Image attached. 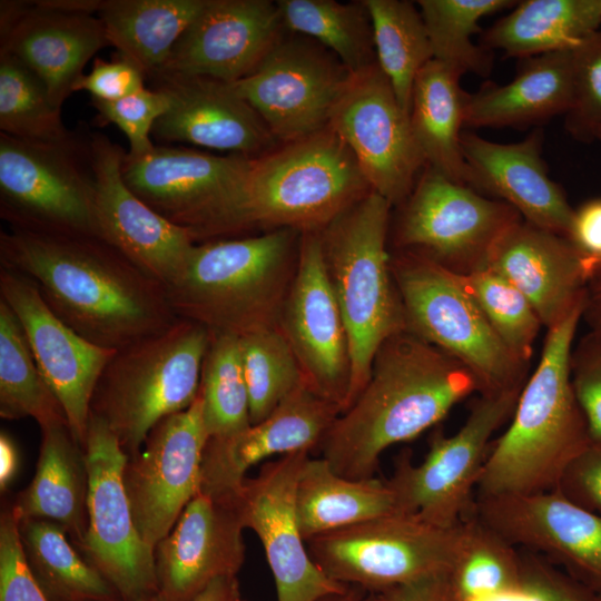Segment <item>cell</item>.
<instances>
[{
	"instance_id": "7402d4cb",
	"label": "cell",
	"mask_w": 601,
	"mask_h": 601,
	"mask_svg": "<svg viewBox=\"0 0 601 601\" xmlns=\"http://www.w3.org/2000/svg\"><path fill=\"white\" fill-rule=\"evenodd\" d=\"M472 513L516 548L539 553L594 591L601 590V513L558 490L475 496Z\"/></svg>"
},
{
	"instance_id": "e575fe53",
	"label": "cell",
	"mask_w": 601,
	"mask_h": 601,
	"mask_svg": "<svg viewBox=\"0 0 601 601\" xmlns=\"http://www.w3.org/2000/svg\"><path fill=\"white\" fill-rule=\"evenodd\" d=\"M206 0H97L96 16L110 46L134 61L146 79L157 75Z\"/></svg>"
},
{
	"instance_id": "7bdbcfd3",
	"label": "cell",
	"mask_w": 601,
	"mask_h": 601,
	"mask_svg": "<svg viewBox=\"0 0 601 601\" xmlns=\"http://www.w3.org/2000/svg\"><path fill=\"white\" fill-rule=\"evenodd\" d=\"M60 110L26 65L0 52V132L31 141H66L73 131L65 127Z\"/></svg>"
},
{
	"instance_id": "7c38bea8",
	"label": "cell",
	"mask_w": 601,
	"mask_h": 601,
	"mask_svg": "<svg viewBox=\"0 0 601 601\" xmlns=\"http://www.w3.org/2000/svg\"><path fill=\"white\" fill-rule=\"evenodd\" d=\"M521 390L480 395L456 433L432 439L420 464L406 454L401 457L387 480L397 512L442 528L456 526L470 516L491 437L512 416Z\"/></svg>"
},
{
	"instance_id": "4fadbf2b",
	"label": "cell",
	"mask_w": 601,
	"mask_h": 601,
	"mask_svg": "<svg viewBox=\"0 0 601 601\" xmlns=\"http://www.w3.org/2000/svg\"><path fill=\"white\" fill-rule=\"evenodd\" d=\"M88 473V562L112 585L121 601L158 592L155 550L140 538L126 492L128 455L108 424L90 413L85 442Z\"/></svg>"
},
{
	"instance_id": "91938a15",
	"label": "cell",
	"mask_w": 601,
	"mask_h": 601,
	"mask_svg": "<svg viewBox=\"0 0 601 601\" xmlns=\"http://www.w3.org/2000/svg\"><path fill=\"white\" fill-rule=\"evenodd\" d=\"M377 593L366 591L358 587H348L345 591L333 593L317 601H376Z\"/></svg>"
},
{
	"instance_id": "9c48e42d",
	"label": "cell",
	"mask_w": 601,
	"mask_h": 601,
	"mask_svg": "<svg viewBox=\"0 0 601 601\" xmlns=\"http://www.w3.org/2000/svg\"><path fill=\"white\" fill-rule=\"evenodd\" d=\"M406 329L463 363L480 395L523 387L528 365L505 347L457 273L412 250L391 256Z\"/></svg>"
},
{
	"instance_id": "c3c4849f",
	"label": "cell",
	"mask_w": 601,
	"mask_h": 601,
	"mask_svg": "<svg viewBox=\"0 0 601 601\" xmlns=\"http://www.w3.org/2000/svg\"><path fill=\"white\" fill-rule=\"evenodd\" d=\"M521 550V579L504 594L475 601H597V591L543 555Z\"/></svg>"
},
{
	"instance_id": "816d5d0a",
	"label": "cell",
	"mask_w": 601,
	"mask_h": 601,
	"mask_svg": "<svg viewBox=\"0 0 601 601\" xmlns=\"http://www.w3.org/2000/svg\"><path fill=\"white\" fill-rule=\"evenodd\" d=\"M145 75L130 59L116 52L106 61L96 58L91 70L77 82L75 91H88L91 98L114 101L142 90Z\"/></svg>"
},
{
	"instance_id": "603a6c76",
	"label": "cell",
	"mask_w": 601,
	"mask_h": 601,
	"mask_svg": "<svg viewBox=\"0 0 601 601\" xmlns=\"http://www.w3.org/2000/svg\"><path fill=\"white\" fill-rule=\"evenodd\" d=\"M108 46L100 19L70 0L0 2V52L26 65L58 108L75 92L87 62Z\"/></svg>"
},
{
	"instance_id": "d6986e66",
	"label": "cell",
	"mask_w": 601,
	"mask_h": 601,
	"mask_svg": "<svg viewBox=\"0 0 601 601\" xmlns=\"http://www.w3.org/2000/svg\"><path fill=\"white\" fill-rule=\"evenodd\" d=\"M278 326L303 380L343 413L351 386L349 346L325 267L319 231L300 234L296 273Z\"/></svg>"
},
{
	"instance_id": "60d3db41",
	"label": "cell",
	"mask_w": 601,
	"mask_h": 601,
	"mask_svg": "<svg viewBox=\"0 0 601 601\" xmlns=\"http://www.w3.org/2000/svg\"><path fill=\"white\" fill-rule=\"evenodd\" d=\"M463 522V543L450 572L461 599L475 601L515 589L521 579V550L473 513Z\"/></svg>"
},
{
	"instance_id": "30bf717a",
	"label": "cell",
	"mask_w": 601,
	"mask_h": 601,
	"mask_svg": "<svg viewBox=\"0 0 601 601\" xmlns=\"http://www.w3.org/2000/svg\"><path fill=\"white\" fill-rule=\"evenodd\" d=\"M88 135L81 128L42 142L0 132V216L9 228L98 237Z\"/></svg>"
},
{
	"instance_id": "484cf974",
	"label": "cell",
	"mask_w": 601,
	"mask_h": 601,
	"mask_svg": "<svg viewBox=\"0 0 601 601\" xmlns=\"http://www.w3.org/2000/svg\"><path fill=\"white\" fill-rule=\"evenodd\" d=\"M341 414L304 380L262 422L225 437L208 439L204 449L199 491L233 496L246 472L269 456L319 447Z\"/></svg>"
},
{
	"instance_id": "db71d44e",
	"label": "cell",
	"mask_w": 601,
	"mask_h": 601,
	"mask_svg": "<svg viewBox=\"0 0 601 601\" xmlns=\"http://www.w3.org/2000/svg\"><path fill=\"white\" fill-rule=\"evenodd\" d=\"M565 238L581 256L587 276L601 265V198L574 209Z\"/></svg>"
},
{
	"instance_id": "d590c367",
	"label": "cell",
	"mask_w": 601,
	"mask_h": 601,
	"mask_svg": "<svg viewBox=\"0 0 601 601\" xmlns=\"http://www.w3.org/2000/svg\"><path fill=\"white\" fill-rule=\"evenodd\" d=\"M66 530L45 519L20 520L29 566L50 601H121L112 585L67 540Z\"/></svg>"
},
{
	"instance_id": "4dcf8cb0",
	"label": "cell",
	"mask_w": 601,
	"mask_h": 601,
	"mask_svg": "<svg viewBox=\"0 0 601 601\" xmlns=\"http://www.w3.org/2000/svg\"><path fill=\"white\" fill-rule=\"evenodd\" d=\"M88 473L83 447L66 424L41 428L37 471L12 509L20 520L45 519L65 528L80 546L87 530Z\"/></svg>"
},
{
	"instance_id": "277c9868",
	"label": "cell",
	"mask_w": 601,
	"mask_h": 601,
	"mask_svg": "<svg viewBox=\"0 0 601 601\" xmlns=\"http://www.w3.org/2000/svg\"><path fill=\"white\" fill-rule=\"evenodd\" d=\"M300 233L280 228L195 244L165 289L177 318L210 334L246 336L278 326L293 283Z\"/></svg>"
},
{
	"instance_id": "ffe728a7",
	"label": "cell",
	"mask_w": 601,
	"mask_h": 601,
	"mask_svg": "<svg viewBox=\"0 0 601 601\" xmlns=\"http://www.w3.org/2000/svg\"><path fill=\"white\" fill-rule=\"evenodd\" d=\"M97 236L165 289L178 277L195 246L190 235L138 198L122 174L125 149L99 131H90Z\"/></svg>"
},
{
	"instance_id": "ac0fdd59",
	"label": "cell",
	"mask_w": 601,
	"mask_h": 601,
	"mask_svg": "<svg viewBox=\"0 0 601 601\" xmlns=\"http://www.w3.org/2000/svg\"><path fill=\"white\" fill-rule=\"evenodd\" d=\"M308 456V451H298L267 462L234 494L244 528L254 531L264 548L277 601H317L349 587L317 566L300 534L296 489Z\"/></svg>"
},
{
	"instance_id": "1f68e13d",
	"label": "cell",
	"mask_w": 601,
	"mask_h": 601,
	"mask_svg": "<svg viewBox=\"0 0 601 601\" xmlns=\"http://www.w3.org/2000/svg\"><path fill=\"white\" fill-rule=\"evenodd\" d=\"M463 75L432 59L413 83L410 124L425 165L449 179L470 184L469 167L461 148L466 91Z\"/></svg>"
},
{
	"instance_id": "bcb514c9",
	"label": "cell",
	"mask_w": 601,
	"mask_h": 601,
	"mask_svg": "<svg viewBox=\"0 0 601 601\" xmlns=\"http://www.w3.org/2000/svg\"><path fill=\"white\" fill-rule=\"evenodd\" d=\"M573 93L565 129L577 140L591 142L601 128V30L572 49Z\"/></svg>"
},
{
	"instance_id": "4316f807",
	"label": "cell",
	"mask_w": 601,
	"mask_h": 601,
	"mask_svg": "<svg viewBox=\"0 0 601 601\" xmlns=\"http://www.w3.org/2000/svg\"><path fill=\"white\" fill-rule=\"evenodd\" d=\"M244 529L234 495L199 491L155 548L158 591L169 601H193L214 580L237 577Z\"/></svg>"
},
{
	"instance_id": "2e32d148",
	"label": "cell",
	"mask_w": 601,
	"mask_h": 601,
	"mask_svg": "<svg viewBox=\"0 0 601 601\" xmlns=\"http://www.w3.org/2000/svg\"><path fill=\"white\" fill-rule=\"evenodd\" d=\"M328 127L351 149L373 191L392 206L408 198L426 165L410 116L377 62L352 73Z\"/></svg>"
},
{
	"instance_id": "3957f363",
	"label": "cell",
	"mask_w": 601,
	"mask_h": 601,
	"mask_svg": "<svg viewBox=\"0 0 601 601\" xmlns=\"http://www.w3.org/2000/svg\"><path fill=\"white\" fill-rule=\"evenodd\" d=\"M583 306L548 329L539 363L525 381L506 431L490 445L475 496L553 491L590 446L575 400L570 359Z\"/></svg>"
},
{
	"instance_id": "5bb4252c",
	"label": "cell",
	"mask_w": 601,
	"mask_h": 601,
	"mask_svg": "<svg viewBox=\"0 0 601 601\" xmlns=\"http://www.w3.org/2000/svg\"><path fill=\"white\" fill-rule=\"evenodd\" d=\"M395 244L421 253L451 270L485 267L500 237L523 219L509 204L426 169L402 204Z\"/></svg>"
},
{
	"instance_id": "681fc988",
	"label": "cell",
	"mask_w": 601,
	"mask_h": 601,
	"mask_svg": "<svg viewBox=\"0 0 601 601\" xmlns=\"http://www.w3.org/2000/svg\"><path fill=\"white\" fill-rule=\"evenodd\" d=\"M0 601H50L29 566L12 508L0 521Z\"/></svg>"
},
{
	"instance_id": "f6af8a7d",
	"label": "cell",
	"mask_w": 601,
	"mask_h": 601,
	"mask_svg": "<svg viewBox=\"0 0 601 601\" xmlns=\"http://www.w3.org/2000/svg\"><path fill=\"white\" fill-rule=\"evenodd\" d=\"M457 275L505 347L521 363L529 365L543 325L526 297L486 266Z\"/></svg>"
},
{
	"instance_id": "cb8c5ba5",
	"label": "cell",
	"mask_w": 601,
	"mask_h": 601,
	"mask_svg": "<svg viewBox=\"0 0 601 601\" xmlns=\"http://www.w3.org/2000/svg\"><path fill=\"white\" fill-rule=\"evenodd\" d=\"M287 30L277 2L206 0L159 72L233 83L250 75Z\"/></svg>"
},
{
	"instance_id": "b9f144b4",
	"label": "cell",
	"mask_w": 601,
	"mask_h": 601,
	"mask_svg": "<svg viewBox=\"0 0 601 601\" xmlns=\"http://www.w3.org/2000/svg\"><path fill=\"white\" fill-rule=\"evenodd\" d=\"M199 396L208 439L229 436L252 425L239 337L210 334Z\"/></svg>"
},
{
	"instance_id": "680465c9",
	"label": "cell",
	"mask_w": 601,
	"mask_h": 601,
	"mask_svg": "<svg viewBox=\"0 0 601 601\" xmlns=\"http://www.w3.org/2000/svg\"><path fill=\"white\" fill-rule=\"evenodd\" d=\"M18 451L13 441L6 433L0 435V487L4 491L16 475Z\"/></svg>"
},
{
	"instance_id": "f1b7e54d",
	"label": "cell",
	"mask_w": 601,
	"mask_h": 601,
	"mask_svg": "<svg viewBox=\"0 0 601 601\" xmlns=\"http://www.w3.org/2000/svg\"><path fill=\"white\" fill-rule=\"evenodd\" d=\"M485 266L526 297L548 329L583 306L588 276L579 253L564 236L524 219L500 237Z\"/></svg>"
},
{
	"instance_id": "be15d7a7",
	"label": "cell",
	"mask_w": 601,
	"mask_h": 601,
	"mask_svg": "<svg viewBox=\"0 0 601 601\" xmlns=\"http://www.w3.org/2000/svg\"><path fill=\"white\" fill-rule=\"evenodd\" d=\"M597 601H601V590L597 591Z\"/></svg>"
},
{
	"instance_id": "44dd1931",
	"label": "cell",
	"mask_w": 601,
	"mask_h": 601,
	"mask_svg": "<svg viewBox=\"0 0 601 601\" xmlns=\"http://www.w3.org/2000/svg\"><path fill=\"white\" fill-rule=\"evenodd\" d=\"M0 298L18 317L45 381L60 402L75 440L85 447L97 383L116 351L69 327L26 276L0 266Z\"/></svg>"
},
{
	"instance_id": "6125c7cd",
	"label": "cell",
	"mask_w": 601,
	"mask_h": 601,
	"mask_svg": "<svg viewBox=\"0 0 601 601\" xmlns=\"http://www.w3.org/2000/svg\"><path fill=\"white\" fill-rule=\"evenodd\" d=\"M595 140H599L601 142V128H599L595 132Z\"/></svg>"
},
{
	"instance_id": "9f6ffc18",
	"label": "cell",
	"mask_w": 601,
	"mask_h": 601,
	"mask_svg": "<svg viewBox=\"0 0 601 601\" xmlns=\"http://www.w3.org/2000/svg\"><path fill=\"white\" fill-rule=\"evenodd\" d=\"M582 318L590 332L601 341V265H598L587 280Z\"/></svg>"
},
{
	"instance_id": "5b68a950",
	"label": "cell",
	"mask_w": 601,
	"mask_h": 601,
	"mask_svg": "<svg viewBox=\"0 0 601 601\" xmlns=\"http://www.w3.org/2000/svg\"><path fill=\"white\" fill-rule=\"evenodd\" d=\"M391 207L372 190L319 231L348 338L352 371L346 408L365 387L383 343L406 329L386 249Z\"/></svg>"
},
{
	"instance_id": "74e56055",
	"label": "cell",
	"mask_w": 601,
	"mask_h": 601,
	"mask_svg": "<svg viewBox=\"0 0 601 601\" xmlns=\"http://www.w3.org/2000/svg\"><path fill=\"white\" fill-rule=\"evenodd\" d=\"M0 415L32 417L41 428L68 425L65 411L41 375L23 328L0 298Z\"/></svg>"
},
{
	"instance_id": "e7e4bbea",
	"label": "cell",
	"mask_w": 601,
	"mask_h": 601,
	"mask_svg": "<svg viewBox=\"0 0 601 601\" xmlns=\"http://www.w3.org/2000/svg\"><path fill=\"white\" fill-rule=\"evenodd\" d=\"M234 601H245V600H242L240 598H238V599H236V600H234Z\"/></svg>"
},
{
	"instance_id": "836d02e7",
	"label": "cell",
	"mask_w": 601,
	"mask_h": 601,
	"mask_svg": "<svg viewBox=\"0 0 601 601\" xmlns=\"http://www.w3.org/2000/svg\"><path fill=\"white\" fill-rule=\"evenodd\" d=\"M600 26L601 0H525L483 32L481 46L524 59L572 50Z\"/></svg>"
},
{
	"instance_id": "d6a6232c",
	"label": "cell",
	"mask_w": 601,
	"mask_h": 601,
	"mask_svg": "<svg viewBox=\"0 0 601 601\" xmlns=\"http://www.w3.org/2000/svg\"><path fill=\"white\" fill-rule=\"evenodd\" d=\"M296 512L305 542L359 522L398 513L387 481L347 479L322 456H308L296 489Z\"/></svg>"
},
{
	"instance_id": "e0dca14e",
	"label": "cell",
	"mask_w": 601,
	"mask_h": 601,
	"mask_svg": "<svg viewBox=\"0 0 601 601\" xmlns=\"http://www.w3.org/2000/svg\"><path fill=\"white\" fill-rule=\"evenodd\" d=\"M207 440L198 394L188 408L161 420L128 457L124 482L134 522L154 550L199 492Z\"/></svg>"
},
{
	"instance_id": "83f0119b",
	"label": "cell",
	"mask_w": 601,
	"mask_h": 601,
	"mask_svg": "<svg viewBox=\"0 0 601 601\" xmlns=\"http://www.w3.org/2000/svg\"><path fill=\"white\" fill-rule=\"evenodd\" d=\"M542 144L540 128L512 144L493 142L472 131L461 136L471 188L509 204L525 221L565 237L574 209L549 177Z\"/></svg>"
},
{
	"instance_id": "f5cc1de1",
	"label": "cell",
	"mask_w": 601,
	"mask_h": 601,
	"mask_svg": "<svg viewBox=\"0 0 601 601\" xmlns=\"http://www.w3.org/2000/svg\"><path fill=\"white\" fill-rule=\"evenodd\" d=\"M555 490L578 505L601 513V447L590 445L578 455Z\"/></svg>"
},
{
	"instance_id": "6da1fadb",
	"label": "cell",
	"mask_w": 601,
	"mask_h": 601,
	"mask_svg": "<svg viewBox=\"0 0 601 601\" xmlns=\"http://www.w3.org/2000/svg\"><path fill=\"white\" fill-rule=\"evenodd\" d=\"M0 266L33 282L60 319L105 348L121 349L178 319L165 288L96 236L1 229Z\"/></svg>"
},
{
	"instance_id": "7dc6e473",
	"label": "cell",
	"mask_w": 601,
	"mask_h": 601,
	"mask_svg": "<svg viewBox=\"0 0 601 601\" xmlns=\"http://www.w3.org/2000/svg\"><path fill=\"white\" fill-rule=\"evenodd\" d=\"M90 105L96 109L93 124L99 127L116 125L128 139L127 154L139 157L154 148L150 139L152 127L168 111L170 100L160 90L144 88L114 101L91 98Z\"/></svg>"
},
{
	"instance_id": "52a82bcc",
	"label": "cell",
	"mask_w": 601,
	"mask_h": 601,
	"mask_svg": "<svg viewBox=\"0 0 601 601\" xmlns=\"http://www.w3.org/2000/svg\"><path fill=\"white\" fill-rule=\"evenodd\" d=\"M372 188L329 127L253 159L247 187L252 229L321 231Z\"/></svg>"
},
{
	"instance_id": "6f0895ef",
	"label": "cell",
	"mask_w": 601,
	"mask_h": 601,
	"mask_svg": "<svg viewBox=\"0 0 601 601\" xmlns=\"http://www.w3.org/2000/svg\"><path fill=\"white\" fill-rule=\"evenodd\" d=\"M238 598L237 577H224L209 583L193 601H234Z\"/></svg>"
},
{
	"instance_id": "8d00e7d4",
	"label": "cell",
	"mask_w": 601,
	"mask_h": 601,
	"mask_svg": "<svg viewBox=\"0 0 601 601\" xmlns=\"http://www.w3.org/2000/svg\"><path fill=\"white\" fill-rule=\"evenodd\" d=\"M288 31L308 37L334 53L352 72L375 65L371 17L364 1H276Z\"/></svg>"
},
{
	"instance_id": "9a60e30c",
	"label": "cell",
	"mask_w": 601,
	"mask_h": 601,
	"mask_svg": "<svg viewBox=\"0 0 601 601\" xmlns=\"http://www.w3.org/2000/svg\"><path fill=\"white\" fill-rule=\"evenodd\" d=\"M352 72L317 41L288 35L234 89L260 116L277 142L328 127Z\"/></svg>"
},
{
	"instance_id": "ba28073f",
	"label": "cell",
	"mask_w": 601,
	"mask_h": 601,
	"mask_svg": "<svg viewBox=\"0 0 601 601\" xmlns=\"http://www.w3.org/2000/svg\"><path fill=\"white\" fill-rule=\"evenodd\" d=\"M253 159L155 145L139 157L126 152L121 174L138 198L200 244L252 229L247 187Z\"/></svg>"
},
{
	"instance_id": "ee69618b",
	"label": "cell",
	"mask_w": 601,
	"mask_h": 601,
	"mask_svg": "<svg viewBox=\"0 0 601 601\" xmlns=\"http://www.w3.org/2000/svg\"><path fill=\"white\" fill-rule=\"evenodd\" d=\"M239 341L250 423L257 424L302 382L303 376L279 326L253 332Z\"/></svg>"
},
{
	"instance_id": "d4e9b609",
	"label": "cell",
	"mask_w": 601,
	"mask_h": 601,
	"mask_svg": "<svg viewBox=\"0 0 601 601\" xmlns=\"http://www.w3.org/2000/svg\"><path fill=\"white\" fill-rule=\"evenodd\" d=\"M152 89L168 96L170 108L154 125L160 142L198 147L257 158L277 141L255 109L229 82L201 76L159 72Z\"/></svg>"
},
{
	"instance_id": "8992f818",
	"label": "cell",
	"mask_w": 601,
	"mask_h": 601,
	"mask_svg": "<svg viewBox=\"0 0 601 601\" xmlns=\"http://www.w3.org/2000/svg\"><path fill=\"white\" fill-rule=\"evenodd\" d=\"M209 331L178 318L169 327L116 351L93 392L90 413L101 417L128 457L165 417L199 394Z\"/></svg>"
},
{
	"instance_id": "f35d334b",
	"label": "cell",
	"mask_w": 601,
	"mask_h": 601,
	"mask_svg": "<svg viewBox=\"0 0 601 601\" xmlns=\"http://www.w3.org/2000/svg\"><path fill=\"white\" fill-rule=\"evenodd\" d=\"M372 22L376 61L410 115L413 83L433 59L420 10L405 0H363Z\"/></svg>"
},
{
	"instance_id": "ab89813d",
	"label": "cell",
	"mask_w": 601,
	"mask_h": 601,
	"mask_svg": "<svg viewBox=\"0 0 601 601\" xmlns=\"http://www.w3.org/2000/svg\"><path fill=\"white\" fill-rule=\"evenodd\" d=\"M430 38L433 59L461 72L489 77L492 51L473 42L480 20L514 7L511 0H420L416 2Z\"/></svg>"
},
{
	"instance_id": "f907efd6",
	"label": "cell",
	"mask_w": 601,
	"mask_h": 601,
	"mask_svg": "<svg viewBox=\"0 0 601 601\" xmlns=\"http://www.w3.org/2000/svg\"><path fill=\"white\" fill-rule=\"evenodd\" d=\"M571 383L590 445L601 447V341L591 333L572 348Z\"/></svg>"
},
{
	"instance_id": "8fae6325",
	"label": "cell",
	"mask_w": 601,
	"mask_h": 601,
	"mask_svg": "<svg viewBox=\"0 0 601 601\" xmlns=\"http://www.w3.org/2000/svg\"><path fill=\"white\" fill-rule=\"evenodd\" d=\"M463 538L464 522L442 528L393 513L314 536L306 546L331 579L378 593L450 573Z\"/></svg>"
},
{
	"instance_id": "f546056e",
	"label": "cell",
	"mask_w": 601,
	"mask_h": 601,
	"mask_svg": "<svg viewBox=\"0 0 601 601\" xmlns=\"http://www.w3.org/2000/svg\"><path fill=\"white\" fill-rule=\"evenodd\" d=\"M514 79L466 92L464 127L523 128L566 114L572 104V50L521 59Z\"/></svg>"
},
{
	"instance_id": "94428289",
	"label": "cell",
	"mask_w": 601,
	"mask_h": 601,
	"mask_svg": "<svg viewBox=\"0 0 601 601\" xmlns=\"http://www.w3.org/2000/svg\"><path fill=\"white\" fill-rule=\"evenodd\" d=\"M131 601H169V600L158 591L154 594L145 595L136 600H131Z\"/></svg>"
},
{
	"instance_id": "11a10c76",
	"label": "cell",
	"mask_w": 601,
	"mask_h": 601,
	"mask_svg": "<svg viewBox=\"0 0 601 601\" xmlns=\"http://www.w3.org/2000/svg\"><path fill=\"white\" fill-rule=\"evenodd\" d=\"M376 601H463L450 573L433 575L377 593Z\"/></svg>"
},
{
	"instance_id": "7a4b0ae2",
	"label": "cell",
	"mask_w": 601,
	"mask_h": 601,
	"mask_svg": "<svg viewBox=\"0 0 601 601\" xmlns=\"http://www.w3.org/2000/svg\"><path fill=\"white\" fill-rule=\"evenodd\" d=\"M474 392L463 363L400 332L380 347L365 387L325 434L322 457L344 477H373L387 447L415 439Z\"/></svg>"
}]
</instances>
